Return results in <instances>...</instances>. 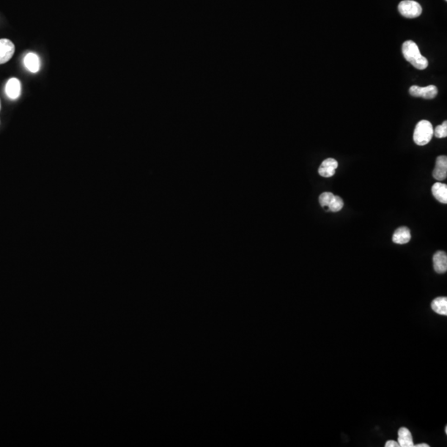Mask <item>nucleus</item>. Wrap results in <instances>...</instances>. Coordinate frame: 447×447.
I'll use <instances>...</instances> for the list:
<instances>
[{
	"instance_id": "nucleus-1",
	"label": "nucleus",
	"mask_w": 447,
	"mask_h": 447,
	"mask_svg": "<svg viewBox=\"0 0 447 447\" xmlns=\"http://www.w3.org/2000/svg\"><path fill=\"white\" fill-rule=\"evenodd\" d=\"M403 57L409 63H411L415 68L418 70H424L428 66V60L424 56L421 54L419 47L414 41H407L403 44L402 47Z\"/></svg>"
},
{
	"instance_id": "nucleus-2",
	"label": "nucleus",
	"mask_w": 447,
	"mask_h": 447,
	"mask_svg": "<svg viewBox=\"0 0 447 447\" xmlns=\"http://www.w3.org/2000/svg\"><path fill=\"white\" fill-rule=\"evenodd\" d=\"M433 136V127L428 120H421L417 123L413 134L415 143L419 146L427 145Z\"/></svg>"
},
{
	"instance_id": "nucleus-3",
	"label": "nucleus",
	"mask_w": 447,
	"mask_h": 447,
	"mask_svg": "<svg viewBox=\"0 0 447 447\" xmlns=\"http://www.w3.org/2000/svg\"><path fill=\"white\" fill-rule=\"evenodd\" d=\"M398 11L405 18L414 19L422 14L423 8L416 1L403 0L398 5Z\"/></svg>"
},
{
	"instance_id": "nucleus-4",
	"label": "nucleus",
	"mask_w": 447,
	"mask_h": 447,
	"mask_svg": "<svg viewBox=\"0 0 447 447\" xmlns=\"http://www.w3.org/2000/svg\"><path fill=\"white\" fill-rule=\"evenodd\" d=\"M409 93L414 97H422L424 99H434L438 93L436 85H431L426 87H420L418 85H412L409 89Z\"/></svg>"
},
{
	"instance_id": "nucleus-5",
	"label": "nucleus",
	"mask_w": 447,
	"mask_h": 447,
	"mask_svg": "<svg viewBox=\"0 0 447 447\" xmlns=\"http://www.w3.org/2000/svg\"><path fill=\"white\" fill-rule=\"evenodd\" d=\"M15 52L14 43L8 39H0V65L8 62Z\"/></svg>"
},
{
	"instance_id": "nucleus-6",
	"label": "nucleus",
	"mask_w": 447,
	"mask_h": 447,
	"mask_svg": "<svg viewBox=\"0 0 447 447\" xmlns=\"http://www.w3.org/2000/svg\"><path fill=\"white\" fill-rule=\"evenodd\" d=\"M433 177L437 181H444L447 176V156H437L436 161V167L432 173Z\"/></svg>"
},
{
	"instance_id": "nucleus-7",
	"label": "nucleus",
	"mask_w": 447,
	"mask_h": 447,
	"mask_svg": "<svg viewBox=\"0 0 447 447\" xmlns=\"http://www.w3.org/2000/svg\"><path fill=\"white\" fill-rule=\"evenodd\" d=\"M338 168V162L334 158H327L324 160L319 168L318 173L323 177H331L335 175Z\"/></svg>"
},
{
	"instance_id": "nucleus-8",
	"label": "nucleus",
	"mask_w": 447,
	"mask_h": 447,
	"mask_svg": "<svg viewBox=\"0 0 447 447\" xmlns=\"http://www.w3.org/2000/svg\"><path fill=\"white\" fill-rule=\"evenodd\" d=\"M434 269L437 273H445L447 271V255L444 251H437L433 256Z\"/></svg>"
},
{
	"instance_id": "nucleus-9",
	"label": "nucleus",
	"mask_w": 447,
	"mask_h": 447,
	"mask_svg": "<svg viewBox=\"0 0 447 447\" xmlns=\"http://www.w3.org/2000/svg\"><path fill=\"white\" fill-rule=\"evenodd\" d=\"M5 92L8 98L11 99H18L21 94V84L19 80L16 78H12L8 80L6 85Z\"/></svg>"
},
{
	"instance_id": "nucleus-10",
	"label": "nucleus",
	"mask_w": 447,
	"mask_h": 447,
	"mask_svg": "<svg viewBox=\"0 0 447 447\" xmlns=\"http://www.w3.org/2000/svg\"><path fill=\"white\" fill-rule=\"evenodd\" d=\"M411 239V232L408 227H400L396 230L392 235V241L395 244H408Z\"/></svg>"
},
{
	"instance_id": "nucleus-11",
	"label": "nucleus",
	"mask_w": 447,
	"mask_h": 447,
	"mask_svg": "<svg viewBox=\"0 0 447 447\" xmlns=\"http://www.w3.org/2000/svg\"><path fill=\"white\" fill-rule=\"evenodd\" d=\"M431 192L434 197L441 203H447V184L436 182L431 188Z\"/></svg>"
},
{
	"instance_id": "nucleus-12",
	"label": "nucleus",
	"mask_w": 447,
	"mask_h": 447,
	"mask_svg": "<svg viewBox=\"0 0 447 447\" xmlns=\"http://www.w3.org/2000/svg\"><path fill=\"white\" fill-rule=\"evenodd\" d=\"M24 66L32 73H37L40 69V60L35 53H28L24 58Z\"/></svg>"
},
{
	"instance_id": "nucleus-13",
	"label": "nucleus",
	"mask_w": 447,
	"mask_h": 447,
	"mask_svg": "<svg viewBox=\"0 0 447 447\" xmlns=\"http://www.w3.org/2000/svg\"><path fill=\"white\" fill-rule=\"evenodd\" d=\"M398 444L401 447H413L414 444L412 442L411 434L408 429L406 428H402L398 431Z\"/></svg>"
},
{
	"instance_id": "nucleus-14",
	"label": "nucleus",
	"mask_w": 447,
	"mask_h": 447,
	"mask_svg": "<svg viewBox=\"0 0 447 447\" xmlns=\"http://www.w3.org/2000/svg\"><path fill=\"white\" fill-rule=\"evenodd\" d=\"M431 308L440 315H447V298L446 296L436 297L431 302Z\"/></svg>"
},
{
	"instance_id": "nucleus-15",
	"label": "nucleus",
	"mask_w": 447,
	"mask_h": 447,
	"mask_svg": "<svg viewBox=\"0 0 447 447\" xmlns=\"http://www.w3.org/2000/svg\"><path fill=\"white\" fill-rule=\"evenodd\" d=\"M334 198H335V195L331 192H324L319 197V202L322 207L328 208V206L331 204Z\"/></svg>"
},
{
	"instance_id": "nucleus-16",
	"label": "nucleus",
	"mask_w": 447,
	"mask_h": 447,
	"mask_svg": "<svg viewBox=\"0 0 447 447\" xmlns=\"http://www.w3.org/2000/svg\"><path fill=\"white\" fill-rule=\"evenodd\" d=\"M344 206V201L340 196L338 195H335V198L334 200L332 201L331 204L328 206V211L332 212H338L341 211V209L343 208Z\"/></svg>"
},
{
	"instance_id": "nucleus-17",
	"label": "nucleus",
	"mask_w": 447,
	"mask_h": 447,
	"mask_svg": "<svg viewBox=\"0 0 447 447\" xmlns=\"http://www.w3.org/2000/svg\"><path fill=\"white\" fill-rule=\"evenodd\" d=\"M433 135L438 138L447 137V122L444 121L442 124L438 125L436 129H433Z\"/></svg>"
},
{
	"instance_id": "nucleus-18",
	"label": "nucleus",
	"mask_w": 447,
	"mask_h": 447,
	"mask_svg": "<svg viewBox=\"0 0 447 447\" xmlns=\"http://www.w3.org/2000/svg\"><path fill=\"white\" fill-rule=\"evenodd\" d=\"M385 447H399V444L395 441H389L386 442Z\"/></svg>"
},
{
	"instance_id": "nucleus-19",
	"label": "nucleus",
	"mask_w": 447,
	"mask_h": 447,
	"mask_svg": "<svg viewBox=\"0 0 447 447\" xmlns=\"http://www.w3.org/2000/svg\"><path fill=\"white\" fill-rule=\"evenodd\" d=\"M414 447H429V445L425 444V443H424V444H423V443H422V444H417V445H416V446H415L414 445Z\"/></svg>"
},
{
	"instance_id": "nucleus-20",
	"label": "nucleus",
	"mask_w": 447,
	"mask_h": 447,
	"mask_svg": "<svg viewBox=\"0 0 447 447\" xmlns=\"http://www.w3.org/2000/svg\"><path fill=\"white\" fill-rule=\"evenodd\" d=\"M445 432H446V434L447 433V427H446V428H445Z\"/></svg>"
},
{
	"instance_id": "nucleus-21",
	"label": "nucleus",
	"mask_w": 447,
	"mask_h": 447,
	"mask_svg": "<svg viewBox=\"0 0 447 447\" xmlns=\"http://www.w3.org/2000/svg\"><path fill=\"white\" fill-rule=\"evenodd\" d=\"M446 1H447V0H446Z\"/></svg>"
}]
</instances>
